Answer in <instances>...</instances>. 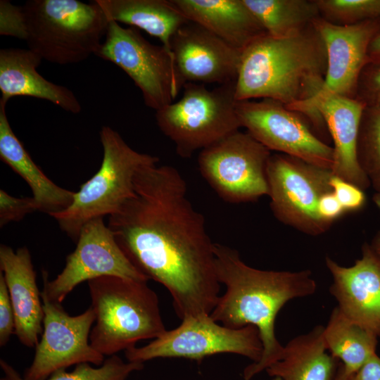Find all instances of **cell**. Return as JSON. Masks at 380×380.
Here are the masks:
<instances>
[{
    "label": "cell",
    "instance_id": "cell-1",
    "mask_svg": "<svg viewBox=\"0 0 380 380\" xmlns=\"http://www.w3.org/2000/svg\"><path fill=\"white\" fill-rule=\"evenodd\" d=\"M108 226L137 270L168 291L181 320L210 315L221 285L215 243L176 168L158 163L141 167L134 196L109 216Z\"/></svg>",
    "mask_w": 380,
    "mask_h": 380
},
{
    "label": "cell",
    "instance_id": "cell-2",
    "mask_svg": "<svg viewBox=\"0 0 380 380\" xmlns=\"http://www.w3.org/2000/svg\"><path fill=\"white\" fill-rule=\"evenodd\" d=\"M214 253L217 276L226 291L220 296L210 317L232 329L252 325L260 333L261 358L243 370V380H251L283 357L284 346L275 334L279 310L290 300L315 293L317 284L309 270L256 269L246 264L236 250L217 243H215Z\"/></svg>",
    "mask_w": 380,
    "mask_h": 380
},
{
    "label": "cell",
    "instance_id": "cell-3",
    "mask_svg": "<svg viewBox=\"0 0 380 380\" xmlns=\"http://www.w3.org/2000/svg\"><path fill=\"white\" fill-rule=\"evenodd\" d=\"M327 67L324 43L312 25L289 38L266 34L241 52L235 99H270L286 106L305 101L322 88Z\"/></svg>",
    "mask_w": 380,
    "mask_h": 380
},
{
    "label": "cell",
    "instance_id": "cell-4",
    "mask_svg": "<svg viewBox=\"0 0 380 380\" xmlns=\"http://www.w3.org/2000/svg\"><path fill=\"white\" fill-rule=\"evenodd\" d=\"M87 283L96 316L89 341L103 355H116L167 331L158 297L147 281L103 277Z\"/></svg>",
    "mask_w": 380,
    "mask_h": 380
},
{
    "label": "cell",
    "instance_id": "cell-5",
    "mask_svg": "<svg viewBox=\"0 0 380 380\" xmlns=\"http://www.w3.org/2000/svg\"><path fill=\"white\" fill-rule=\"evenodd\" d=\"M21 8L28 49L62 65L96 55L110 23L96 0H29Z\"/></svg>",
    "mask_w": 380,
    "mask_h": 380
},
{
    "label": "cell",
    "instance_id": "cell-6",
    "mask_svg": "<svg viewBox=\"0 0 380 380\" xmlns=\"http://www.w3.org/2000/svg\"><path fill=\"white\" fill-rule=\"evenodd\" d=\"M99 136L103 158L99 170L75 193L68 208L50 215L61 229L76 241L87 222L113 215L134 196V178L141 167L158 163L156 156L131 148L109 126L102 127Z\"/></svg>",
    "mask_w": 380,
    "mask_h": 380
},
{
    "label": "cell",
    "instance_id": "cell-7",
    "mask_svg": "<svg viewBox=\"0 0 380 380\" xmlns=\"http://www.w3.org/2000/svg\"><path fill=\"white\" fill-rule=\"evenodd\" d=\"M179 101L156 111L160 131L175 146L177 153L188 158L239 130L235 82L208 89L205 84L186 82Z\"/></svg>",
    "mask_w": 380,
    "mask_h": 380
},
{
    "label": "cell",
    "instance_id": "cell-8",
    "mask_svg": "<svg viewBox=\"0 0 380 380\" xmlns=\"http://www.w3.org/2000/svg\"><path fill=\"white\" fill-rule=\"evenodd\" d=\"M124 352L127 361L141 363L156 358L201 361L222 353L242 355L257 362L262 356V344L255 327L232 329L207 315L185 318L177 327L167 330L149 343Z\"/></svg>",
    "mask_w": 380,
    "mask_h": 380
},
{
    "label": "cell",
    "instance_id": "cell-9",
    "mask_svg": "<svg viewBox=\"0 0 380 380\" xmlns=\"http://www.w3.org/2000/svg\"><path fill=\"white\" fill-rule=\"evenodd\" d=\"M96 56L120 67L140 89L145 105L156 111L172 103L184 87L173 56L137 28L110 21Z\"/></svg>",
    "mask_w": 380,
    "mask_h": 380
},
{
    "label": "cell",
    "instance_id": "cell-10",
    "mask_svg": "<svg viewBox=\"0 0 380 380\" xmlns=\"http://www.w3.org/2000/svg\"><path fill=\"white\" fill-rule=\"evenodd\" d=\"M331 170L283 153L267 166L268 196L274 217L302 233L318 236L331 227L319 215L321 197L331 191Z\"/></svg>",
    "mask_w": 380,
    "mask_h": 380
},
{
    "label": "cell",
    "instance_id": "cell-11",
    "mask_svg": "<svg viewBox=\"0 0 380 380\" xmlns=\"http://www.w3.org/2000/svg\"><path fill=\"white\" fill-rule=\"evenodd\" d=\"M271 151L250 133L237 130L200 151V172L216 194L232 203L268 195L267 166Z\"/></svg>",
    "mask_w": 380,
    "mask_h": 380
},
{
    "label": "cell",
    "instance_id": "cell-12",
    "mask_svg": "<svg viewBox=\"0 0 380 380\" xmlns=\"http://www.w3.org/2000/svg\"><path fill=\"white\" fill-rule=\"evenodd\" d=\"M241 125L270 151L296 157L331 170L334 148L323 141L308 120L285 104L270 99L236 101Z\"/></svg>",
    "mask_w": 380,
    "mask_h": 380
},
{
    "label": "cell",
    "instance_id": "cell-13",
    "mask_svg": "<svg viewBox=\"0 0 380 380\" xmlns=\"http://www.w3.org/2000/svg\"><path fill=\"white\" fill-rule=\"evenodd\" d=\"M76 242L75 249L67 256L64 268L54 279L49 280L48 272L42 271V292L50 300L61 303L77 285L99 277L149 280L123 253L103 217L87 222Z\"/></svg>",
    "mask_w": 380,
    "mask_h": 380
},
{
    "label": "cell",
    "instance_id": "cell-14",
    "mask_svg": "<svg viewBox=\"0 0 380 380\" xmlns=\"http://www.w3.org/2000/svg\"><path fill=\"white\" fill-rule=\"evenodd\" d=\"M41 298L44 313L43 334L23 378L46 380L59 369L84 362L101 366L104 355L89 341L96 319L92 308L89 307L84 312L71 316L61 303L50 300L42 291Z\"/></svg>",
    "mask_w": 380,
    "mask_h": 380
},
{
    "label": "cell",
    "instance_id": "cell-15",
    "mask_svg": "<svg viewBox=\"0 0 380 380\" xmlns=\"http://www.w3.org/2000/svg\"><path fill=\"white\" fill-rule=\"evenodd\" d=\"M367 104L320 90L305 101L287 106L303 115L320 137L330 134L334 146L331 172L362 190L370 183L357 158V142L362 112Z\"/></svg>",
    "mask_w": 380,
    "mask_h": 380
},
{
    "label": "cell",
    "instance_id": "cell-16",
    "mask_svg": "<svg viewBox=\"0 0 380 380\" xmlns=\"http://www.w3.org/2000/svg\"><path fill=\"white\" fill-rule=\"evenodd\" d=\"M312 26L327 51V72L321 90L356 99L360 76L368 63L369 44L380 32V19L341 25L319 17Z\"/></svg>",
    "mask_w": 380,
    "mask_h": 380
},
{
    "label": "cell",
    "instance_id": "cell-17",
    "mask_svg": "<svg viewBox=\"0 0 380 380\" xmlns=\"http://www.w3.org/2000/svg\"><path fill=\"white\" fill-rule=\"evenodd\" d=\"M171 48L184 85L236 82L241 52L202 26L190 21L182 25L173 36Z\"/></svg>",
    "mask_w": 380,
    "mask_h": 380
},
{
    "label": "cell",
    "instance_id": "cell-18",
    "mask_svg": "<svg viewBox=\"0 0 380 380\" xmlns=\"http://www.w3.org/2000/svg\"><path fill=\"white\" fill-rule=\"evenodd\" d=\"M325 264L337 307L350 320L380 337V258L369 243H364L361 258L352 266H342L328 256Z\"/></svg>",
    "mask_w": 380,
    "mask_h": 380
},
{
    "label": "cell",
    "instance_id": "cell-19",
    "mask_svg": "<svg viewBox=\"0 0 380 380\" xmlns=\"http://www.w3.org/2000/svg\"><path fill=\"white\" fill-rule=\"evenodd\" d=\"M0 268L15 313L14 334L24 346L35 347L42 334L44 313L28 248L23 246L14 251L1 244Z\"/></svg>",
    "mask_w": 380,
    "mask_h": 380
},
{
    "label": "cell",
    "instance_id": "cell-20",
    "mask_svg": "<svg viewBox=\"0 0 380 380\" xmlns=\"http://www.w3.org/2000/svg\"><path fill=\"white\" fill-rule=\"evenodd\" d=\"M42 61L29 49H1L0 101L7 103L12 97L31 96L48 101L71 113L81 112V104L70 89L46 80L38 72L37 68Z\"/></svg>",
    "mask_w": 380,
    "mask_h": 380
},
{
    "label": "cell",
    "instance_id": "cell-21",
    "mask_svg": "<svg viewBox=\"0 0 380 380\" xmlns=\"http://www.w3.org/2000/svg\"><path fill=\"white\" fill-rule=\"evenodd\" d=\"M190 22L242 52L267 34L243 0H171Z\"/></svg>",
    "mask_w": 380,
    "mask_h": 380
},
{
    "label": "cell",
    "instance_id": "cell-22",
    "mask_svg": "<svg viewBox=\"0 0 380 380\" xmlns=\"http://www.w3.org/2000/svg\"><path fill=\"white\" fill-rule=\"evenodd\" d=\"M0 101V158L28 184L40 212L48 215L68 208L75 193L53 182L33 161L14 134Z\"/></svg>",
    "mask_w": 380,
    "mask_h": 380
},
{
    "label": "cell",
    "instance_id": "cell-23",
    "mask_svg": "<svg viewBox=\"0 0 380 380\" xmlns=\"http://www.w3.org/2000/svg\"><path fill=\"white\" fill-rule=\"evenodd\" d=\"M323 330L319 325L289 341L282 358L267 373L281 380H335L341 362L327 352Z\"/></svg>",
    "mask_w": 380,
    "mask_h": 380
},
{
    "label": "cell",
    "instance_id": "cell-24",
    "mask_svg": "<svg viewBox=\"0 0 380 380\" xmlns=\"http://www.w3.org/2000/svg\"><path fill=\"white\" fill-rule=\"evenodd\" d=\"M109 22L143 30L158 38L173 56L171 42L176 32L189 20L171 0H96ZM174 57V56H173Z\"/></svg>",
    "mask_w": 380,
    "mask_h": 380
},
{
    "label": "cell",
    "instance_id": "cell-25",
    "mask_svg": "<svg viewBox=\"0 0 380 380\" xmlns=\"http://www.w3.org/2000/svg\"><path fill=\"white\" fill-rule=\"evenodd\" d=\"M323 339L329 353L352 374L376 353L378 337L350 320L338 307L324 327Z\"/></svg>",
    "mask_w": 380,
    "mask_h": 380
},
{
    "label": "cell",
    "instance_id": "cell-26",
    "mask_svg": "<svg viewBox=\"0 0 380 380\" xmlns=\"http://www.w3.org/2000/svg\"><path fill=\"white\" fill-rule=\"evenodd\" d=\"M267 34L274 39L296 36L321 17L315 0H243Z\"/></svg>",
    "mask_w": 380,
    "mask_h": 380
},
{
    "label": "cell",
    "instance_id": "cell-27",
    "mask_svg": "<svg viewBox=\"0 0 380 380\" xmlns=\"http://www.w3.org/2000/svg\"><path fill=\"white\" fill-rule=\"evenodd\" d=\"M0 366L4 374L1 380H25L4 360H0ZM144 367V363L125 362L113 355L97 367L88 362L80 363L70 372L65 369H59L46 380H126L131 374L142 370Z\"/></svg>",
    "mask_w": 380,
    "mask_h": 380
},
{
    "label": "cell",
    "instance_id": "cell-28",
    "mask_svg": "<svg viewBox=\"0 0 380 380\" xmlns=\"http://www.w3.org/2000/svg\"><path fill=\"white\" fill-rule=\"evenodd\" d=\"M357 158L375 192H380V106L367 104L360 123Z\"/></svg>",
    "mask_w": 380,
    "mask_h": 380
},
{
    "label": "cell",
    "instance_id": "cell-29",
    "mask_svg": "<svg viewBox=\"0 0 380 380\" xmlns=\"http://www.w3.org/2000/svg\"><path fill=\"white\" fill-rule=\"evenodd\" d=\"M320 15L336 25L380 19V0H315Z\"/></svg>",
    "mask_w": 380,
    "mask_h": 380
},
{
    "label": "cell",
    "instance_id": "cell-30",
    "mask_svg": "<svg viewBox=\"0 0 380 380\" xmlns=\"http://www.w3.org/2000/svg\"><path fill=\"white\" fill-rule=\"evenodd\" d=\"M39 211V205L32 197L17 198L0 190V227L11 222H18L27 214Z\"/></svg>",
    "mask_w": 380,
    "mask_h": 380
},
{
    "label": "cell",
    "instance_id": "cell-31",
    "mask_svg": "<svg viewBox=\"0 0 380 380\" xmlns=\"http://www.w3.org/2000/svg\"><path fill=\"white\" fill-rule=\"evenodd\" d=\"M329 184L345 212L360 210L366 203L364 190L332 174Z\"/></svg>",
    "mask_w": 380,
    "mask_h": 380
},
{
    "label": "cell",
    "instance_id": "cell-32",
    "mask_svg": "<svg viewBox=\"0 0 380 380\" xmlns=\"http://www.w3.org/2000/svg\"><path fill=\"white\" fill-rule=\"evenodd\" d=\"M380 96V61L369 63L361 72L357 85V99L373 104Z\"/></svg>",
    "mask_w": 380,
    "mask_h": 380
},
{
    "label": "cell",
    "instance_id": "cell-33",
    "mask_svg": "<svg viewBox=\"0 0 380 380\" xmlns=\"http://www.w3.org/2000/svg\"><path fill=\"white\" fill-rule=\"evenodd\" d=\"M0 34L25 39V30L22 8L8 1H0Z\"/></svg>",
    "mask_w": 380,
    "mask_h": 380
},
{
    "label": "cell",
    "instance_id": "cell-34",
    "mask_svg": "<svg viewBox=\"0 0 380 380\" xmlns=\"http://www.w3.org/2000/svg\"><path fill=\"white\" fill-rule=\"evenodd\" d=\"M15 319L9 292L0 273V346H4L15 332Z\"/></svg>",
    "mask_w": 380,
    "mask_h": 380
},
{
    "label": "cell",
    "instance_id": "cell-35",
    "mask_svg": "<svg viewBox=\"0 0 380 380\" xmlns=\"http://www.w3.org/2000/svg\"><path fill=\"white\" fill-rule=\"evenodd\" d=\"M318 213L320 217L331 226L334 222L346 212L331 191L321 197L318 204Z\"/></svg>",
    "mask_w": 380,
    "mask_h": 380
},
{
    "label": "cell",
    "instance_id": "cell-36",
    "mask_svg": "<svg viewBox=\"0 0 380 380\" xmlns=\"http://www.w3.org/2000/svg\"><path fill=\"white\" fill-rule=\"evenodd\" d=\"M355 380H380V356L377 353L355 373Z\"/></svg>",
    "mask_w": 380,
    "mask_h": 380
},
{
    "label": "cell",
    "instance_id": "cell-37",
    "mask_svg": "<svg viewBox=\"0 0 380 380\" xmlns=\"http://www.w3.org/2000/svg\"><path fill=\"white\" fill-rule=\"evenodd\" d=\"M368 63L380 61V32L374 37L368 49Z\"/></svg>",
    "mask_w": 380,
    "mask_h": 380
},
{
    "label": "cell",
    "instance_id": "cell-38",
    "mask_svg": "<svg viewBox=\"0 0 380 380\" xmlns=\"http://www.w3.org/2000/svg\"><path fill=\"white\" fill-rule=\"evenodd\" d=\"M335 380H355V374L346 371L341 362Z\"/></svg>",
    "mask_w": 380,
    "mask_h": 380
},
{
    "label": "cell",
    "instance_id": "cell-39",
    "mask_svg": "<svg viewBox=\"0 0 380 380\" xmlns=\"http://www.w3.org/2000/svg\"><path fill=\"white\" fill-rule=\"evenodd\" d=\"M369 244L373 251L380 258V229L375 234Z\"/></svg>",
    "mask_w": 380,
    "mask_h": 380
},
{
    "label": "cell",
    "instance_id": "cell-40",
    "mask_svg": "<svg viewBox=\"0 0 380 380\" xmlns=\"http://www.w3.org/2000/svg\"><path fill=\"white\" fill-rule=\"evenodd\" d=\"M373 201L376 207L380 210V192H375L373 196Z\"/></svg>",
    "mask_w": 380,
    "mask_h": 380
},
{
    "label": "cell",
    "instance_id": "cell-41",
    "mask_svg": "<svg viewBox=\"0 0 380 380\" xmlns=\"http://www.w3.org/2000/svg\"><path fill=\"white\" fill-rule=\"evenodd\" d=\"M373 104H376L380 106V96L376 100Z\"/></svg>",
    "mask_w": 380,
    "mask_h": 380
},
{
    "label": "cell",
    "instance_id": "cell-42",
    "mask_svg": "<svg viewBox=\"0 0 380 380\" xmlns=\"http://www.w3.org/2000/svg\"><path fill=\"white\" fill-rule=\"evenodd\" d=\"M272 380H281L280 378L278 377H273Z\"/></svg>",
    "mask_w": 380,
    "mask_h": 380
}]
</instances>
